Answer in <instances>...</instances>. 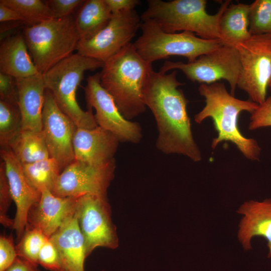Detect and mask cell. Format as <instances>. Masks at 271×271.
I'll return each mask as SVG.
<instances>
[{"mask_svg":"<svg viewBox=\"0 0 271 271\" xmlns=\"http://www.w3.org/2000/svg\"><path fill=\"white\" fill-rule=\"evenodd\" d=\"M177 73L176 70L166 74L152 69L143 89V100L157 122V148L167 154H181L199 162L202 156L192 132L188 101L178 88L183 84L177 80Z\"/></svg>","mask_w":271,"mask_h":271,"instance_id":"cell-1","label":"cell"},{"mask_svg":"<svg viewBox=\"0 0 271 271\" xmlns=\"http://www.w3.org/2000/svg\"><path fill=\"white\" fill-rule=\"evenodd\" d=\"M152 69V64L145 61L130 43L106 61L99 72L101 86L128 120L146 110L143 91Z\"/></svg>","mask_w":271,"mask_h":271,"instance_id":"cell-2","label":"cell"},{"mask_svg":"<svg viewBox=\"0 0 271 271\" xmlns=\"http://www.w3.org/2000/svg\"><path fill=\"white\" fill-rule=\"evenodd\" d=\"M198 91L205 98V105L195 115L194 120L201 123L208 117L213 120L217 137L212 140V148L215 149L222 141H229L247 159L258 160L261 149L257 141L244 137L238 126L239 114L243 111L252 113L258 104L234 97L222 83L200 84Z\"/></svg>","mask_w":271,"mask_h":271,"instance_id":"cell-3","label":"cell"},{"mask_svg":"<svg viewBox=\"0 0 271 271\" xmlns=\"http://www.w3.org/2000/svg\"><path fill=\"white\" fill-rule=\"evenodd\" d=\"M206 4L205 0H149L141 18L152 21L167 33L186 31L204 39H220V19L231 1L223 2L214 15L207 13Z\"/></svg>","mask_w":271,"mask_h":271,"instance_id":"cell-4","label":"cell"},{"mask_svg":"<svg viewBox=\"0 0 271 271\" xmlns=\"http://www.w3.org/2000/svg\"><path fill=\"white\" fill-rule=\"evenodd\" d=\"M104 62L78 53L62 60L42 74L46 89L52 94L60 109L78 127L98 126L92 109L82 110L76 100V90L84 72L102 68Z\"/></svg>","mask_w":271,"mask_h":271,"instance_id":"cell-5","label":"cell"},{"mask_svg":"<svg viewBox=\"0 0 271 271\" xmlns=\"http://www.w3.org/2000/svg\"><path fill=\"white\" fill-rule=\"evenodd\" d=\"M24 37L39 73L44 74L73 54L80 37L71 16L27 27Z\"/></svg>","mask_w":271,"mask_h":271,"instance_id":"cell-6","label":"cell"},{"mask_svg":"<svg viewBox=\"0 0 271 271\" xmlns=\"http://www.w3.org/2000/svg\"><path fill=\"white\" fill-rule=\"evenodd\" d=\"M140 28L142 34L133 44L141 57L150 64L171 56L184 57L187 62H192L224 44L220 39H204L190 32L167 33L149 20L142 21Z\"/></svg>","mask_w":271,"mask_h":271,"instance_id":"cell-7","label":"cell"},{"mask_svg":"<svg viewBox=\"0 0 271 271\" xmlns=\"http://www.w3.org/2000/svg\"><path fill=\"white\" fill-rule=\"evenodd\" d=\"M177 69L181 70L191 81L201 84L225 80L229 84L231 94L234 95L240 71L239 54L235 47L223 44L192 62L166 61L159 71L166 73Z\"/></svg>","mask_w":271,"mask_h":271,"instance_id":"cell-8","label":"cell"},{"mask_svg":"<svg viewBox=\"0 0 271 271\" xmlns=\"http://www.w3.org/2000/svg\"><path fill=\"white\" fill-rule=\"evenodd\" d=\"M235 47L240 63L237 86L252 101L261 104L266 98L271 78V34L252 35Z\"/></svg>","mask_w":271,"mask_h":271,"instance_id":"cell-9","label":"cell"},{"mask_svg":"<svg viewBox=\"0 0 271 271\" xmlns=\"http://www.w3.org/2000/svg\"><path fill=\"white\" fill-rule=\"evenodd\" d=\"M75 213L84 237L87 257L97 247H118L116 227L107 198L89 194L81 196L77 199Z\"/></svg>","mask_w":271,"mask_h":271,"instance_id":"cell-10","label":"cell"},{"mask_svg":"<svg viewBox=\"0 0 271 271\" xmlns=\"http://www.w3.org/2000/svg\"><path fill=\"white\" fill-rule=\"evenodd\" d=\"M142 24L134 10L112 14L108 24L91 38L80 40L77 53L104 63L130 43Z\"/></svg>","mask_w":271,"mask_h":271,"instance_id":"cell-11","label":"cell"},{"mask_svg":"<svg viewBox=\"0 0 271 271\" xmlns=\"http://www.w3.org/2000/svg\"><path fill=\"white\" fill-rule=\"evenodd\" d=\"M115 169L114 159L101 165L75 160L61 172L52 193L61 197H79L89 194L107 198Z\"/></svg>","mask_w":271,"mask_h":271,"instance_id":"cell-12","label":"cell"},{"mask_svg":"<svg viewBox=\"0 0 271 271\" xmlns=\"http://www.w3.org/2000/svg\"><path fill=\"white\" fill-rule=\"evenodd\" d=\"M87 109L93 107L98 126L110 131L120 142L138 143L142 129L137 122L125 119L119 112L113 97L101 86L100 74L89 75L84 87Z\"/></svg>","mask_w":271,"mask_h":271,"instance_id":"cell-13","label":"cell"},{"mask_svg":"<svg viewBox=\"0 0 271 271\" xmlns=\"http://www.w3.org/2000/svg\"><path fill=\"white\" fill-rule=\"evenodd\" d=\"M42 123L50 157L56 161L62 172L75 161L73 139L78 127L60 109L48 89L45 92Z\"/></svg>","mask_w":271,"mask_h":271,"instance_id":"cell-14","label":"cell"},{"mask_svg":"<svg viewBox=\"0 0 271 271\" xmlns=\"http://www.w3.org/2000/svg\"><path fill=\"white\" fill-rule=\"evenodd\" d=\"M1 157L5 165L12 197L16 206L13 229L19 240L25 230L29 212L40 200L41 193L29 182L22 163L9 147L1 148Z\"/></svg>","mask_w":271,"mask_h":271,"instance_id":"cell-15","label":"cell"},{"mask_svg":"<svg viewBox=\"0 0 271 271\" xmlns=\"http://www.w3.org/2000/svg\"><path fill=\"white\" fill-rule=\"evenodd\" d=\"M77 198L58 197L49 190L43 191L40 200L29 212L26 226L40 230L49 238L74 212Z\"/></svg>","mask_w":271,"mask_h":271,"instance_id":"cell-16","label":"cell"},{"mask_svg":"<svg viewBox=\"0 0 271 271\" xmlns=\"http://www.w3.org/2000/svg\"><path fill=\"white\" fill-rule=\"evenodd\" d=\"M119 142L114 134L99 126L77 127L73 139L75 160L92 165L107 163L114 159Z\"/></svg>","mask_w":271,"mask_h":271,"instance_id":"cell-17","label":"cell"},{"mask_svg":"<svg viewBox=\"0 0 271 271\" xmlns=\"http://www.w3.org/2000/svg\"><path fill=\"white\" fill-rule=\"evenodd\" d=\"M56 247L65 271H84L87 257L84 237L74 212L49 238Z\"/></svg>","mask_w":271,"mask_h":271,"instance_id":"cell-18","label":"cell"},{"mask_svg":"<svg viewBox=\"0 0 271 271\" xmlns=\"http://www.w3.org/2000/svg\"><path fill=\"white\" fill-rule=\"evenodd\" d=\"M16 79L18 106L21 115V129L42 131V111L46 89L43 75Z\"/></svg>","mask_w":271,"mask_h":271,"instance_id":"cell-19","label":"cell"},{"mask_svg":"<svg viewBox=\"0 0 271 271\" xmlns=\"http://www.w3.org/2000/svg\"><path fill=\"white\" fill-rule=\"evenodd\" d=\"M237 213L243 215L239 225L238 237L244 249L251 248L250 241L253 237H262L267 240V256L271 258V199L245 202Z\"/></svg>","mask_w":271,"mask_h":271,"instance_id":"cell-20","label":"cell"},{"mask_svg":"<svg viewBox=\"0 0 271 271\" xmlns=\"http://www.w3.org/2000/svg\"><path fill=\"white\" fill-rule=\"evenodd\" d=\"M28 49L24 36L21 34L3 39L0 45V72L16 79L39 73Z\"/></svg>","mask_w":271,"mask_h":271,"instance_id":"cell-21","label":"cell"},{"mask_svg":"<svg viewBox=\"0 0 271 271\" xmlns=\"http://www.w3.org/2000/svg\"><path fill=\"white\" fill-rule=\"evenodd\" d=\"M249 5L230 4L220 19V39L224 44L235 46L248 40L252 35L249 31Z\"/></svg>","mask_w":271,"mask_h":271,"instance_id":"cell-22","label":"cell"},{"mask_svg":"<svg viewBox=\"0 0 271 271\" xmlns=\"http://www.w3.org/2000/svg\"><path fill=\"white\" fill-rule=\"evenodd\" d=\"M111 16L104 0L85 1L75 19L80 40L93 37L108 24Z\"/></svg>","mask_w":271,"mask_h":271,"instance_id":"cell-23","label":"cell"},{"mask_svg":"<svg viewBox=\"0 0 271 271\" xmlns=\"http://www.w3.org/2000/svg\"><path fill=\"white\" fill-rule=\"evenodd\" d=\"M9 147L22 165L50 158L42 131L21 129Z\"/></svg>","mask_w":271,"mask_h":271,"instance_id":"cell-24","label":"cell"},{"mask_svg":"<svg viewBox=\"0 0 271 271\" xmlns=\"http://www.w3.org/2000/svg\"><path fill=\"white\" fill-rule=\"evenodd\" d=\"M22 165L27 179L33 187L41 193L45 190L52 192L61 172L55 160L50 157Z\"/></svg>","mask_w":271,"mask_h":271,"instance_id":"cell-25","label":"cell"},{"mask_svg":"<svg viewBox=\"0 0 271 271\" xmlns=\"http://www.w3.org/2000/svg\"><path fill=\"white\" fill-rule=\"evenodd\" d=\"M0 3L19 13L32 26L53 19L46 2L41 0H1Z\"/></svg>","mask_w":271,"mask_h":271,"instance_id":"cell-26","label":"cell"},{"mask_svg":"<svg viewBox=\"0 0 271 271\" xmlns=\"http://www.w3.org/2000/svg\"><path fill=\"white\" fill-rule=\"evenodd\" d=\"M21 129V115L18 105L0 100V145L9 147L13 139Z\"/></svg>","mask_w":271,"mask_h":271,"instance_id":"cell-27","label":"cell"},{"mask_svg":"<svg viewBox=\"0 0 271 271\" xmlns=\"http://www.w3.org/2000/svg\"><path fill=\"white\" fill-rule=\"evenodd\" d=\"M49 239L40 230L26 226L16 246L18 256L37 267L40 251Z\"/></svg>","mask_w":271,"mask_h":271,"instance_id":"cell-28","label":"cell"},{"mask_svg":"<svg viewBox=\"0 0 271 271\" xmlns=\"http://www.w3.org/2000/svg\"><path fill=\"white\" fill-rule=\"evenodd\" d=\"M249 31L251 35L271 34V0H255L249 5Z\"/></svg>","mask_w":271,"mask_h":271,"instance_id":"cell-29","label":"cell"},{"mask_svg":"<svg viewBox=\"0 0 271 271\" xmlns=\"http://www.w3.org/2000/svg\"><path fill=\"white\" fill-rule=\"evenodd\" d=\"M13 200L3 162L0 165V221L6 227L13 228L14 221L7 212Z\"/></svg>","mask_w":271,"mask_h":271,"instance_id":"cell-30","label":"cell"},{"mask_svg":"<svg viewBox=\"0 0 271 271\" xmlns=\"http://www.w3.org/2000/svg\"><path fill=\"white\" fill-rule=\"evenodd\" d=\"M38 264L51 271L62 269L58 251L49 239L41 249L38 256Z\"/></svg>","mask_w":271,"mask_h":271,"instance_id":"cell-31","label":"cell"},{"mask_svg":"<svg viewBox=\"0 0 271 271\" xmlns=\"http://www.w3.org/2000/svg\"><path fill=\"white\" fill-rule=\"evenodd\" d=\"M271 126V96L267 97L251 113L248 128L254 130Z\"/></svg>","mask_w":271,"mask_h":271,"instance_id":"cell-32","label":"cell"},{"mask_svg":"<svg viewBox=\"0 0 271 271\" xmlns=\"http://www.w3.org/2000/svg\"><path fill=\"white\" fill-rule=\"evenodd\" d=\"M0 100L18 105V91L16 78L1 72Z\"/></svg>","mask_w":271,"mask_h":271,"instance_id":"cell-33","label":"cell"},{"mask_svg":"<svg viewBox=\"0 0 271 271\" xmlns=\"http://www.w3.org/2000/svg\"><path fill=\"white\" fill-rule=\"evenodd\" d=\"M85 1L82 0H49L46 2L50 10L53 18L61 19L70 16Z\"/></svg>","mask_w":271,"mask_h":271,"instance_id":"cell-34","label":"cell"},{"mask_svg":"<svg viewBox=\"0 0 271 271\" xmlns=\"http://www.w3.org/2000/svg\"><path fill=\"white\" fill-rule=\"evenodd\" d=\"M16 246L13 237L1 235L0 237V271H5L17 257Z\"/></svg>","mask_w":271,"mask_h":271,"instance_id":"cell-35","label":"cell"},{"mask_svg":"<svg viewBox=\"0 0 271 271\" xmlns=\"http://www.w3.org/2000/svg\"><path fill=\"white\" fill-rule=\"evenodd\" d=\"M112 14L134 10L140 3L138 0H104Z\"/></svg>","mask_w":271,"mask_h":271,"instance_id":"cell-36","label":"cell"},{"mask_svg":"<svg viewBox=\"0 0 271 271\" xmlns=\"http://www.w3.org/2000/svg\"><path fill=\"white\" fill-rule=\"evenodd\" d=\"M12 21L25 22L24 18L19 13L0 3V22Z\"/></svg>","mask_w":271,"mask_h":271,"instance_id":"cell-37","label":"cell"},{"mask_svg":"<svg viewBox=\"0 0 271 271\" xmlns=\"http://www.w3.org/2000/svg\"><path fill=\"white\" fill-rule=\"evenodd\" d=\"M37 267L25 259L17 256L14 262L5 271H36Z\"/></svg>","mask_w":271,"mask_h":271,"instance_id":"cell-38","label":"cell"},{"mask_svg":"<svg viewBox=\"0 0 271 271\" xmlns=\"http://www.w3.org/2000/svg\"><path fill=\"white\" fill-rule=\"evenodd\" d=\"M268 87L271 90V78H270V80L269 84H268Z\"/></svg>","mask_w":271,"mask_h":271,"instance_id":"cell-39","label":"cell"},{"mask_svg":"<svg viewBox=\"0 0 271 271\" xmlns=\"http://www.w3.org/2000/svg\"><path fill=\"white\" fill-rule=\"evenodd\" d=\"M55 271H65V270L62 269H60L55 270Z\"/></svg>","mask_w":271,"mask_h":271,"instance_id":"cell-40","label":"cell"},{"mask_svg":"<svg viewBox=\"0 0 271 271\" xmlns=\"http://www.w3.org/2000/svg\"><path fill=\"white\" fill-rule=\"evenodd\" d=\"M36 271H39V270H38V269H37V270Z\"/></svg>","mask_w":271,"mask_h":271,"instance_id":"cell-41","label":"cell"}]
</instances>
